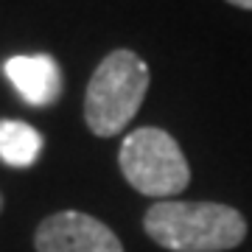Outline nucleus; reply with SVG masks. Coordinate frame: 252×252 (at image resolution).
<instances>
[{"mask_svg":"<svg viewBox=\"0 0 252 252\" xmlns=\"http://www.w3.org/2000/svg\"><path fill=\"white\" fill-rule=\"evenodd\" d=\"M143 227L154 244L171 252H227L247 238V219L219 202L165 199L146 210Z\"/></svg>","mask_w":252,"mask_h":252,"instance_id":"f257e3e1","label":"nucleus"},{"mask_svg":"<svg viewBox=\"0 0 252 252\" xmlns=\"http://www.w3.org/2000/svg\"><path fill=\"white\" fill-rule=\"evenodd\" d=\"M149 64L135 54L118 48L95 67L87 98H84V121L93 135L115 137L126 129V124L137 115L149 93Z\"/></svg>","mask_w":252,"mask_h":252,"instance_id":"f03ea898","label":"nucleus"},{"mask_svg":"<svg viewBox=\"0 0 252 252\" xmlns=\"http://www.w3.org/2000/svg\"><path fill=\"white\" fill-rule=\"evenodd\" d=\"M118 162L121 174L137 193L162 202L182 193L190 182V168L180 143L157 126H140L129 132L121 143Z\"/></svg>","mask_w":252,"mask_h":252,"instance_id":"7ed1b4c3","label":"nucleus"},{"mask_svg":"<svg viewBox=\"0 0 252 252\" xmlns=\"http://www.w3.org/2000/svg\"><path fill=\"white\" fill-rule=\"evenodd\" d=\"M36 252H124V244L104 221L81 210L42 219L34 233Z\"/></svg>","mask_w":252,"mask_h":252,"instance_id":"20e7f679","label":"nucleus"},{"mask_svg":"<svg viewBox=\"0 0 252 252\" xmlns=\"http://www.w3.org/2000/svg\"><path fill=\"white\" fill-rule=\"evenodd\" d=\"M6 79L31 107H48L62 95V67L54 56H11L3 64Z\"/></svg>","mask_w":252,"mask_h":252,"instance_id":"39448f33","label":"nucleus"},{"mask_svg":"<svg viewBox=\"0 0 252 252\" xmlns=\"http://www.w3.org/2000/svg\"><path fill=\"white\" fill-rule=\"evenodd\" d=\"M42 154V135L23 121H0V160L26 168Z\"/></svg>","mask_w":252,"mask_h":252,"instance_id":"423d86ee","label":"nucleus"},{"mask_svg":"<svg viewBox=\"0 0 252 252\" xmlns=\"http://www.w3.org/2000/svg\"><path fill=\"white\" fill-rule=\"evenodd\" d=\"M227 3H233L238 9H252V0H227Z\"/></svg>","mask_w":252,"mask_h":252,"instance_id":"0eeeda50","label":"nucleus"},{"mask_svg":"<svg viewBox=\"0 0 252 252\" xmlns=\"http://www.w3.org/2000/svg\"><path fill=\"white\" fill-rule=\"evenodd\" d=\"M0 210H3V196H0Z\"/></svg>","mask_w":252,"mask_h":252,"instance_id":"6e6552de","label":"nucleus"}]
</instances>
